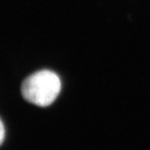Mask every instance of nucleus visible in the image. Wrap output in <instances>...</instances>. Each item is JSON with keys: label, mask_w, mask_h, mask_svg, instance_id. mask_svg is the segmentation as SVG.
<instances>
[{"label": "nucleus", "mask_w": 150, "mask_h": 150, "mask_svg": "<svg viewBox=\"0 0 150 150\" xmlns=\"http://www.w3.org/2000/svg\"><path fill=\"white\" fill-rule=\"evenodd\" d=\"M61 90V81L50 70H41L28 76L23 82L21 93L28 103L39 107H48L55 101Z\"/></svg>", "instance_id": "nucleus-1"}, {"label": "nucleus", "mask_w": 150, "mask_h": 150, "mask_svg": "<svg viewBox=\"0 0 150 150\" xmlns=\"http://www.w3.org/2000/svg\"><path fill=\"white\" fill-rule=\"evenodd\" d=\"M4 137H5V129H4V123L0 119V146L4 140Z\"/></svg>", "instance_id": "nucleus-2"}]
</instances>
